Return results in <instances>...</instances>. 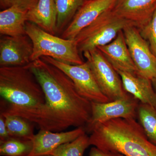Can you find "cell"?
Segmentation results:
<instances>
[{
	"instance_id": "obj_7",
	"label": "cell",
	"mask_w": 156,
	"mask_h": 156,
	"mask_svg": "<svg viewBox=\"0 0 156 156\" xmlns=\"http://www.w3.org/2000/svg\"><path fill=\"white\" fill-rule=\"evenodd\" d=\"M41 58L65 73L72 80L78 92L87 100L98 103L109 101L98 87L87 61L80 65H71L49 56H43Z\"/></svg>"
},
{
	"instance_id": "obj_4",
	"label": "cell",
	"mask_w": 156,
	"mask_h": 156,
	"mask_svg": "<svg viewBox=\"0 0 156 156\" xmlns=\"http://www.w3.org/2000/svg\"><path fill=\"white\" fill-rule=\"evenodd\" d=\"M26 33L33 45L31 62L43 56H49L69 64L84 62L75 40L56 36L28 21L26 24Z\"/></svg>"
},
{
	"instance_id": "obj_24",
	"label": "cell",
	"mask_w": 156,
	"mask_h": 156,
	"mask_svg": "<svg viewBox=\"0 0 156 156\" xmlns=\"http://www.w3.org/2000/svg\"><path fill=\"white\" fill-rule=\"evenodd\" d=\"M39 0H0L1 9H8L12 6H17L29 11L34 9Z\"/></svg>"
},
{
	"instance_id": "obj_16",
	"label": "cell",
	"mask_w": 156,
	"mask_h": 156,
	"mask_svg": "<svg viewBox=\"0 0 156 156\" xmlns=\"http://www.w3.org/2000/svg\"><path fill=\"white\" fill-rule=\"evenodd\" d=\"M57 16L55 0H39L36 6L27 12V20L56 35Z\"/></svg>"
},
{
	"instance_id": "obj_12",
	"label": "cell",
	"mask_w": 156,
	"mask_h": 156,
	"mask_svg": "<svg viewBox=\"0 0 156 156\" xmlns=\"http://www.w3.org/2000/svg\"><path fill=\"white\" fill-rule=\"evenodd\" d=\"M86 132L85 128L82 127L66 132L40 130L34 136L32 150L27 156L51 155L58 147L74 140Z\"/></svg>"
},
{
	"instance_id": "obj_5",
	"label": "cell",
	"mask_w": 156,
	"mask_h": 156,
	"mask_svg": "<svg viewBox=\"0 0 156 156\" xmlns=\"http://www.w3.org/2000/svg\"><path fill=\"white\" fill-rule=\"evenodd\" d=\"M131 25L136 26L134 23L119 17L111 9L81 30L75 40L80 53H83L108 44L119 32Z\"/></svg>"
},
{
	"instance_id": "obj_14",
	"label": "cell",
	"mask_w": 156,
	"mask_h": 156,
	"mask_svg": "<svg viewBox=\"0 0 156 156\" xmlns=\"http://www.w3.org/2000/svg\"><path fill=\"white\" fill-rule=\"evenodd\" d=\"M98 48L117 71L137 75V70L126 44L123 30L119 32L111 42Z\"/></svg>"
},
{
	"instance_id": "obj_10",
	"label": "cell",
	"mask_w": 156,
	"mask_h": 156,
	"mask_svg": "<svg viewBox=\"0 0 156 156\" xmlns=\"http://www.w3.org/2000/svg\"><path fill=\"white\" fill-rule=\"evenodd\" d=\"M33 45L27 35L2 36L0 39V67L25 66L31 62Z\"/></svg>"
},
{
	"instance_id": "obj_13",
	"label": "cell",
	"mask_w": 156,
	"mask_h": 156,
	"mask_svg": "<svg viewBox=\"0 0 156 156\" xmlns=\"http://www.w3.org/2000/svg\"><path fill=\"white\" fill-rule=\"evenodd\" d=\"M112 10L139 27L151 18L156 10V0H117Z\"/></svg>"
},
{
	"instance_id": "obj_11",
	"label": "cell",
	"mask_w": 156,
	"mask_h": 156,
	"mask_svg": "<svg viewBox=\"0 0 156 156\" xmlns=\"http://www.w3.org/2000/svg\"><path fill=\"white\" fill-rule=\"evenodd\" d=\"M117 0H87L80 8L62 38L75 40L79 33L91 24L101 14L112 9Z\"/></svg>"
},
{
	"instance_id": "obj_23",
	"label": "cell",
	"mask_w": 156,
	"mask_h": 156,
	"mask_svg": "<svg viewBox=\"0 0 156 156\" xmlns=\"http://www.w3.org/2000/svg\"><path fill=\"white\" fill-rule=\"evenodd\" d=\"M138 28L141 36L148 42L152 52L156 57V10L150 20Z\"/></svg>"
},
{
	"instance_id": "obj_3",
	"label": "cell",
	"mask_w": 156,
	"mask_h": 156,
	"mask_svg": "<svg viewBox=\"0 0 156 156\" xmlns=\"http://www.w3.org/2000/svg\"><path fill=\"white\" fill-rule=\"evenodd\" d=\"M0 95L17 110H37L46 101L41 85L27 65L0 67Z\"/></svg>"
},
{
	"instance_id": "obj_21",
	"label": "cell",
	"mask_w": 156,
	"mask_h": 156,
	"mask_svg": "<svg viewBox=\"0 0 156 156\" xmlns=\"http://www.w3.org/2000/svg\"><path fill=\"white\" fill-rule=\"evenodd\" d=\"M33 148L32 140L10 137L0 142V155L3 156H27Z\"/></svg>"
},
{
	"instance_id": "obj_27",
	"label": "cell",
	"mask_w": 156,
	"mask_h": 156,
	"mask_svg": "<svg viewBox=\"0 0 156 156\" xmlns=\"http://www.w3.org/2000/svg\"><path fill=\"white\" fill-rule=\"evenodd\" d=\"M154 89L156 93V79H153L151 80Z\"/></svg>"
},
{
	"instance_id": "obj_26",
	"label": "cell",
	"mask_w": 156,
	"mask_h": 156,
	"mask_svg": "<svg viewBox=\"0 0 156 156\" xmlns=\"http://www.w3.org/2000/svg\"><path fill=\"white\" fill-rule=\"evenodd\" d=\"M9 136L7 127H6L5 118L2 115H0V142L5 141L9 139Z\"/></svg>"
},
{
	"instance_id": "obj_17",
	"label": "cell",
	"mask_w": 156,
	"mask_h": 156,
	"mask_svg": "<svg viewBox=\"0 0 156 156\" xmlns=\"http://www.w3.org/2000/svg\"><path fill=\"white\" fill-rule=\"evenodd\" d=\"M28 11L12 6L0 12V34L2 36L24 35Z\"/></svg>"
},
{
	"instance_id": "obj_20",
	"label": "cell",
	"mask_w": 156,
	"mask_h": 156,
	"mask_svg": "<svg viewBox=\"0 0 156 156\" xmlns=\"http://www.w3.org/2000/svg\"><path fill=\"white\" fill-rule=\"evenodd\" d=\"M137 118L148 139L156 145V108L149 105L140 103Z\"/></svg>"
},
{
	"instance_id": "obj_1",
	"label": "cell",
	"mask_w": 156,
	"mask_h": 156,
	"mask_svg": "<svg viewBox=\"0 0 156 156\" xmlns=\"http://www.w3.org/2000/svg\"><path fill=\"white\" fill-rule=\"evenodd\" d=\"M41 85L45 104L34 110L15 111L40 130L60 132L70 127H84L91 115V102L78 92L72 80L59 69L41 58L27 65Z\"/></svg>"
},
{
	"instance_id": "obj_29",
	"label": "cell",
	"mask_w": 156,
	"mask_h": 156,
	"mask_svg": "<svg viewBox=\"0 0 156 156\" xmlns=\"http://www.w3.org/2000/svg\"><path fill=\"white\" fill-rule=\"evenodd\" d=\"M86 1H87V0H86Z\"/></svg>"
},
{
	"instance_id": "obj_22",
	"label": "cell",
	"mask_w": 156,
	"mask_h": 156,
	"mask_svg": "<svg viewBox=\"0 0 156 156\" xmlns=\"http://www.w3.org/2000/svg\"><path fill=\"white\" fill-rule=\"evenodd\" d=\"M90 146L89 136L86 133L71 142L64 144L53 151V156H83L85 150Z\"/></svg>"
},
{
	"instance_id": "obj_8",
	"label": "cell",
	"mask_w": 156,
	"mask_h": 156,
	"mask_svg": "<svg viewBox=\"0 0 156 156\" xmlns=\"http://www.w3.org/2000/svg\"><path fill=\"white\" fill-rule=\"evenodd\" d=\"M123 32L137 75L151 80L156 79V57L148 42L141 36L139 29L134 25L129 26Z\"/></svg>"
},
{
	"instance_id": "obj_9",
	"label": "cell",
	"mask_w": 156,
	"mask_h": 156,
	"mask_svg": "<svg viewBox=\"0 0 156 156\" xmlns=\"http://www.w3.org/2000/svg\"><path fill=\"white\" fill-rule=\"evenodd\" d=\"M140 102L133 96L126 99L109 101L105 103L91 102V115L85 127L90 133L97 125L118 118L135 119Z\"/></svg>"
},
{
	"instance_id": "obj_6",
	"label": "cell",
	"mask_w": 156,
	"mask_h": 156,
	"mask_svg": "<svg viewBox=\"0 0 156 156\" xmlns=\"http://www.w3.org/2000/svg\"><path fill=\"white\" fill-rule=\"evenodd\" d=\"M83 54L98 87L109 101L132 96L125 91L119 74L98 48L84 52Z\"/></svg>"
},
{
	"instance_id": "obj_18",
	"label": "cell",
	"mask_w": 156,
	"mask_h": 156,
	"mask_svg": "<svg viewBox=\"0 0 156 156\" xmlns=\"http://www.w3.org/2000/svg\"><path fill=\"white\" fill-rule=\"evenodd\" d=\"M86 0H55L57 9L56 34L62 33Z\"/></svg>"
},
{
	"instance_id": "obj_25",
	"label": "cell",
	"mask_w": 156,
	"mask_h": 156,
	"mask_svg": "<svg viewBox=\"0 0 156 156\" xmlns=\"http://www.w3.org/2000/svg\"><path fill=\"white\" fill-rule=\"evenodd\" d=\"M89 156H125L122 154L115 152L101 150L95 147L91 148Z\"/></svg>"
},
{
	"instance_id": "obj_19",
	"label": "cell",
	"mask_w": 156,
	"mask_h": 156,
	"mask_svg": "<svg viewBox=\"0 0 156 156\" xmlns=\"http://www.w3.org/2000/svg\"><path fill=\"white\" fill-rule=\"evenodd\" d=\"M1 114L5 117L10 137L32 140L35 135L33 123L19 116Z\"/></svg>"
},
{
	"instance_id": "obj_15",
	"label": "cell",
	"mask_w": 156,
	"mask_h": 156,
	"mask_svg": "<svg viewBox=\"0 0 156 156\" xmlns=\"http://www.w3.org/2000/svg\"><path fill=\"white\" fill-rule=\"evenodd\" d=\"M117 72L127 93L140 103L149 105L156 108V93L151 80L124 72Z\"/></svg>"
},
{
	"instance_id": "obj_2",
	"label": "cell",
	"mask_w": 156,
	"mask_h": 156,
	"mask_svg": "<svg viewBox=\"0 0 156 156\" xmlns=\"http://www.w3.org/2000/svg\"><path fill=\"white\" fill-rule=\"evenodd\" d=\"M90 133V145L101 150L125 156H156V145L135 119L109 120L95 125Z\"/></svg>"
},
{
	"instance_id": "obj_28",
	"label": "cell",
	"mask_w": 156,
	"mask_h": 156,
	"mask_svg": "<svg viewBox=\"0 0 156 156\" xmlns=\"http://www.w3.org/2000/svg\"><path fill=\"white\" fill-rule=\"evenodd\" d=\"M53 156L51 155H43V156Z\"/></svg>"
}]
</instances>
